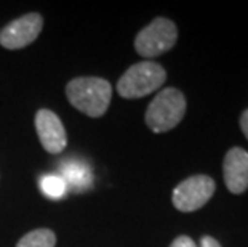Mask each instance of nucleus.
I'll return each mask as SVG.
<instances>
[{"label":"nucleus","instance_id":"nucleus-1","mask_svg":"<svg viewBox=\"0 0 248 247\" xmlns=\"http://www.w3.org/2000/svg\"><path fill=\"white\" fill-rule=\"evenodd\" d=\"M66 95L80 113L90 117H101L109 108L112 87L101 77H77L66 85Z\"/></svg>","mask_w":248,"mask_h":247},{"label":"nucleus","instance_id":"nucleus-2","mask_svg":"<svg viewBox=\"0 0 248 247\" xmlns=\"http://www.w3.org/2000/svg\"><path fill=\"white\" fill-rule=\"evenodd\" d=\"M186 114V98L178 88L168 87L151 101L146 111V125L154 133L175 129Z\"/></svg>","mask_w":248,"mask_h":247},{"label":"nucleus","instance_id":"nucleus-3","mask_svg":"<svg viewBox=\"0 0 248 247\" xmlns=\"http://www.w3.org/2000/svg\"><path fill=\"white\" fill-rule=\"evenodd\" d=\"M167 81L165 69L154 61H141L128 67L117 82V92L122 98L135 99L151 95Z\"/></svg>","mask_w":248,"mask_h":247},{"label":"nucleus","instance_id":"nucleus-4","mask_svg":"<svg viewBox=\"0 0 248 247\" xmlns=\"http://www.w3.org/2000/svg\"><path fill=\"white\" fill-rule=\"evenodd\" d=\"M178 40V28L171 19L155 18L135 39V50L144 58H155L175 47Z\"/></svg>","mask_w":248,"mask_h":247},{"label":"nucleus","instance_id":"nucleus-5","mask_svg":"<svg viewBox=\"0 0 248 247\" xmlns=\"http://www.w3.org/2000/svg\"><path fill=\"white\" fill-rule=\"evenodd\" d=\"M216 183L208 175L186 178L173 190L171 202L179 212H195L202 209L215 194Z\"/></svg>","mask_w":248,"mask_h":247},{"label":"nucleus","instance_id":"nucleus-6","mask_svg":"<svg viewBox=\"0 0 248 247\" xmlns=\"http://www.w3.org/2000/svg\"><path fill=\"white\" fill-rule=\"evenodd\" d=\"M42 28H44V18L39 13L24 15L0 31V45L7 50L24 49L39 37Z\"/></svg>","mask_w":248,"mask_h":247},{"label":"nucleus","instance_id":"nucleus-7","mask_svg":"<svg viewBox=\"0 0 248 247\" xmlns=\"http://www.w3.org/2000/svg\"><path fill=\"white\" fill-rule=\"evenodd\" d=\"M35 130L45 151L50 154H60L67 145L64 125L50 109H39L35 114Z\"/></svg>","mask_w":248,"mask_h":247},{"label":"nucleus","instance_id":"nucleus-8","mask_svg":"<svg viewBox=\"0 0 248 247\" xmlns=\"http://www.w3.org/2000/svg\"><path fill=\"white\" fill-rule=\"evenodd\" d=\"M226 188L232 194H242L248 190V152L244 148H231L223 162Z\"/></svg>","mask_w":248,"mask_h":247},{"label":"nucleus","instance_id":"nucleus-9","mask_svg":"<svg viewBox=\"0 0 248 247\" xmlns=\"http://www.w3.org/2000/svg\"><path fill=\"white\" fill-rule=\"evenodd\" d=\"M62 181H67L72 188L77 191L87 190L92 185V173H90V167L83 164L80 161H71L67 164L61 165Z\"/></svg>","mask_w":248,"mask_h":247},{"label":"nucleus","instance_id":"nucleus-10","mask_svg":"<svg viewBox=\"0 0 248 247\" xmlns=\"http://www.w3.org/2000/svg\"><path fill=\"white\" fill-rule=\"evenodd\" d=\"M56 234L48 228H39L24 234L18 241L16 247H55Z\"/></svg>","mask_w":248,"mask_h":247},{"label":"nucleus","instance_id":"nucleus-11","mask_svg":"<svg viewBox=\"0 0 248 247\" xmlns=\"http://www.w3.org/2000/svg\"><path fill=\"white\" fill-rule=\"evenodd\" d=\"M40 188L46 196L51 199H60L66 193V183L62 181L61 177L56 175H45L40 178Z\"/></svg>","mask_w":248,"mask_h":247},{"label":"nucleus","instance_id":"nucleus-12","mask_svg":"<svg viewBox=\"0 0 248 247\" xmlns=\"http://www.w3.org/2000/svg\"><path fill=\"white\" fill-rule=\"evenodd\" d=\"M170 247H197V244H195L194 239H191L189 236H178L170 244Z\"/></svg>","mask_w":248,"mask_h":247},{"label":"nucleus","instance_id":"nucleus-13","mask_svg":"<svg viewBox=\"0 0 248 247\" xmlns=\"http://www.w3.org/2000/svg\"><path fill=\"white\" fill-rule=\"evenodd\" d=\"M200 247H221V244L215 238H212V236H203L200 239Z\"/></svg>","mask_w":248,"mask_h":247},{"label":"nucleus","instance_id":"nucleus-14","mask_svg":"<svg viewBox=\"0 0 248 247\" xmlns=\"http://www.w3.org/2000/svg\"><path fill=\"white\" fill-rule=\"evenodd\" d=\"M240 129H242V132H244V135L247 136V140H248V109H245V111L242 113V115H240Z\"/></svg>","mask_w":248,"mask_h":247}]
</instances>
